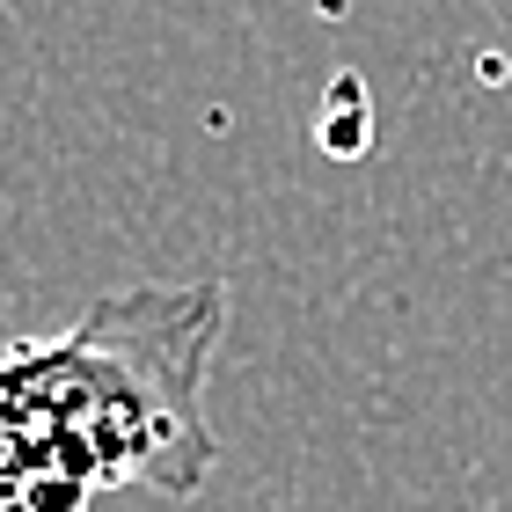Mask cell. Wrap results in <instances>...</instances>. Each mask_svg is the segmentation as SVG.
Masks as SVG:
<instances>
[{"mask_svg":"<svg viewBox=\"0 0 512 512\" xmlns=\"http://www.w3.org/2000/svg\"><path fill=\"white\" fill-rule=\"evenodd\" d=\"M220 337V293H125L103 300L66 344L37 352V388L59 410L66 476H147L191 491L213 461L198 417V366Z\"/></svg>","mask_w":512,"mask_h":512,"instance_id":"6da1fadb","label":"cell"}]
</instances>
